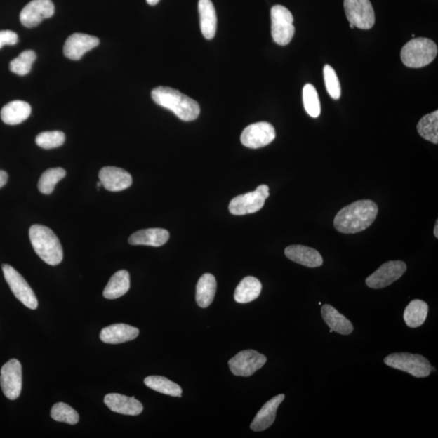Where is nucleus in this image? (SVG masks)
<instances>
[{"mask_svg":"<svg viewBox=\"0 0 438 438\" xmlns=\"http://www.w3.org/2000/svg\"><path fill=\"white\" fill-rule=\"evenodd\" d=\"M378 213V208L374 201H357L337 213L333 226L338 232L344 234L361 232L372 225Z\"/></svg>","mask_w":438,"mask_h":438,"instance_id":"nucleus-1","label":"nucleus"},{"mask_svg":"<svg viewBox=\"0 0 438 438\" xmlns=\"http://www.w3.org/2000/svg\"><path fill=\"white\" fill-rule=\"evenodd\" d=\"M151 97L156 104L170 109L182 121H195L199 117V104L174 88L159 86L154 88Z\"/></svg>","mask_w":438,"mask_h":438,"instance_id":"nucleus-2","label":"nucleus"},{"mask_svg":"<svg viewBox=\"0 0 438 438\" xmlns=\"http://www.w3.org/2000/svg\"><path fill=\"white\" fill-rule=\"evenodd\" d=\"M29 234L35 253L44 262L50 265L62 263L64 258L62 245L49 227L36 224L30 227Z\"/></svg>","mask_w":438,"mask_h":438,"instance_id":"nucleus-3","label":"nucleus"},{"mask_svg":"<svg viewBox=\"0 0 438 438\" xmlns=\"http://www.w3.org/2000/svg\"><path fill=\"white\" fill-rule=\"evenodd\" d=\"M437 46L434 41L425 38L409 41L401 51V60L411 69H420L431 64L437 55Z\"/></svg>","mask_w":438,"mask_h":438,"instance_id":"nucleus-4","label":"nucleus"},{"mask_svg":"<svg viewBox=\"0 0 438 438\" xmlns=\"http://www.w3.org/2000/svg\"><path fill=\"white\" fill-rule=\"evenodd\" d=\"M387 366L413 375L416 378H426L431 373V364L419 354L393 353L385 357Z\"/></svg>","mask_w":438,"mask_h":438,"instance_id":"nucleus-5","label":"nucleus"},{"mask_svg":"<svg viewBox=\"0 0 438 438\" xmlns=\"http://www.w3.org/2000/svg\"><path fill=\"white\" fill-rule=\"evenodd\" d=\"M271 34L276 44L286 46L295 34L294 18L289 10L281 5L271 8Z\"/></svg>","mask_w":438,"mask_h":438,"instance_id":"nucleus-6","label":"nucleus"},{"mask_svg":"<svg viewBox=\"0 0 438 438\" xmlns=\"http://www.w3.org/2000/svg\"><path fill=\"white\" fill-rule=\"evenodd\" d=\"M269 196V187L260 185L253 192L233 198L229 205V211L234 215H245L258 212L264 206Z\"/></svg>","mask_w":438,"mask_h":438,"instance_id":"nucleus-7","label":"nucleus"},{"mask_svg":"<svg viewBox=\"0 0 438 438\" xmlns=\"http://www.w3.org/2000/svg\"><path fill=\"white\" fill-rule=\"evenodd\" d=\"M2 269L5 280L17 299L29 309L36 310L39 305L38 300L27 281L11 265L4 264Z\"/></svg>","mask_w":438,"mask_h":438,"instance_id":"nucleus-8","label":"nucleus"},{"mask_svg":"<svg viewBox=\"0 0 438 438\" xmlns=\"http://www.w3.org/2000/svg\"><path fill=\"white\" fill-rule=\"evenodd\" d=\"M348 22L361 29H370L375 24V13L370 0H344Z\"/></svg>","mask_w":438,"mask_h":438,"instance_id":"nucleus-9","label":"nucleus"},{"mask_svg":"<svg viewBox=\"0 0 438 438\" xmlns=\"http://www.w3.org/2000/svg\"><path fill=\"white\" fill-rule=\"evenodd\" d=\"M0 373V385L4 395L10 400L18 399L22 390V364L18 359H10Z\"/></svg>","mask_w":438,"mask_h":438,"instance_id":"nucleus-10","label":"nucleus"},{"mask_svg":"<svg viewBox=\"0 0 438 438\" xmlns=\"http://www.w3.org/2000/svg\"><path fill=\"white\" fill-rule=\"evenodd\" d=\"M267 361V358L264 354L254 350H244L232 357L228 364L236 376L250 377L262 369Z\"/></svg>","mask_w":438,"mask_h":438,"instance_id":"nucleus-11","label":"nucleus"},{"mask_svg":"<svg viewBox=\"0 0 438 438\" xmlns=\"http://www.w3.org/2000/svg\"><path fill=\"white\" fill-rule=\"evenodd\" d=\"M406 265L401 260H391L379 267L366 279V284L370 288L380 289L394 283L406 272Z\"/></svg>","mask_w":438,"mask_h":438,"instance_id":"nucleus-12","label":"nucleus"},{"mask_svg":"<svg viewBox=\"0 0 438 438\" xmlns=\"http://www.w3.org/2000/svg\"><path fill=\"white\" fill-rule=\"evenodd\" d=\"M276 137L272 124L258 122L245 128L241 137V143L250 149H259L273 142Z\"/></svg>","mask_w":438,"mask_h":438,"instance_id":"nucleus-13","label":"nucleus"},{"mask_svg":"<svg viewBox=\"0 0 438 438\" xmlns=\"http://www.w3.org/2000/svg\"><path fill=\"white\" fill-rule=\"evenodd\" d=\"M54 13L55 5L51 0H32L22 9L20 20L25 27L34 28Z\"/></svg>","mask_w":438,"mask_h":438,"instance_id":"nucleus-14","label":"nucleus"},{"mask_svg":"<svg viewBox=\"0 0 438 438\" xmlns=\"http://www.w3.org/2000/svg\"><path fill=\"white\" fill-rule=\"evenodd\" d=\"M99 39L85 34H73L65 41L64 54L71 60H79L86 52L97 48Z\"/></svg>","mask_w":438,"mask_h":438,"instance_id":"nucleus-15","label":"nucleus"},{"mask_svg":"<svg viewBox=\"0 0 438 438\" xmlns=\"http://www.w3.org/2000/svg\"><path fill=\"white\" fill-rule=\"evenodd\" d=\"M98 177L102 185L111 192L127 190L133 184L131 175L116 166H105L99 171Z\"/></svg>","mask_w":438,"mask_h":438,"instance_id":"nucleus-16","label":"nucleus"},{"mask_svg":"<svg viewBox=\"0 0 438 438\" xmlns=\"http://www.w3.org/2000/svg\"><path fill=\"white\" fill-rule=\"evenodd\" d=\"M104 403L114 413L127 416H138L142 413V403L134 397L119 394H109L104 398Z\"/></svg>","mask_w":438,"mask_h":438,"instance_id":"nucleus-17","label":"nucleus"},{"mask_svg":"<svg viewBox=\"0 0 438 438\" xmlns=\"http://www.w3.org/2000/svg\"><path fill=\"white\" fill-rule=\"evenodd\" d=\"M286 258L296 263L310 268L319 267L323 264V259L316 249L304 245H291L285 249Z\"/></svg>","mask_w":438,"mask_h":438,"instance_id":"nucleus-18","label":"nucleus"},{"mask_svg":"<svg viewBox=\"0 0 438 438\" xmlns=\"http://www.w3.org/2000/svg\"><path fill=\"white\" fill-rule=\"evenodd\" d=\"M285 399L284 394L275 396L265 404L255 416L251 425V430L254 432H262L267 430L274 424L276 418V413L279 405Z\"/></svg>","mask_w":438,"mask_h":438,"instance_id":"nucleus-19","label":"nucleus"},{"mask_svg":"<svg viewBox=\"0 0 438 438\" xmlns=\"http://www.w3.org/2000/svg\"><path fill=\"white\" fill-rule=\"evenodd\" d=\"M138 336V328L121 323L103 328L100 333V340L105 343L119 344L133 340Z\"/></svg>","mask_w":438,"mask_h":438,"instance_id":"nucleus-20","label":"nucleus"},{"mask_svg":"<svg viewBox=\"0 0 438 438\" xmlns=\"http://www.w3.org/2000/svg\"><path fill=\"white\" fill-rule=\"evenodd\" d=\"M170 234L163 228H150L138 231L128 239L132 245H145V246L160 247L168 241Z\"/></svg>","mask_w":438,"mask_h":438,"instance_id":"nucleus-21","label":"nucleus"},{"mask_svg":"<svg viewBox=\"0 0 438 438\" xmlns=\"http://www.w3.org/2000/svg\"><path fill=\"white\" fill-rule=\"evenodd\" d=\"M198 10L200 14L201 29L208 40L215 38L217 30V14L211 0H199Z\"/></svg>","mask_w":438,"mask_h":438,"instance_id":"nucleus-22","label":"nucleus"},{"mask_svg":"<svg viewBox=\"0 0 438 438\" xmlns=\"http://www.w3.org/2000/svg\"><path fill=\"white\" fill-rule=\"evenodd\" d=\"M323 320L332 331L340 335L347 336L352 333L354 328L352 322L344 317L337 310L330 305H323L321 307Z\"/></svg>","mask_w":438,"mask_h":438,"instance_id":"nucleus-23","label":"nucleus"},{"mask_svg":"<svg viewBox=\"0 0 438 438\" xmlns=\"http://www.w3.org/2000/svg\"><path fill=\"white\" fill-rule=\"evenodd\" d=\"M31 114V107L28 102L15 100L5 105L0 116L4 123L9 125L22 124L27 119Z\"/></svg>","mask_w":438,"mask_h":438,"instance_id":"nucleus-24","label":"nucleus"},{"mask_svg":"<svg viewBox=\"0 0 438 438\" xmlns=\"http://www.w3.org/2000/svg\"><path fill=\"white\" fill-rule=\"evenodd\" d=\"M216 290L215 276L211 274H203L197 285L196 300L198 306L203 309L210 306L215 299Z\"/></svg>","mask_w":438,"mask_h":438,"instance_id":"nucleus-25","label":"nucleus"},{"mask_svg":"<svg viewBox=\"0 0 438 438\" xmlns=\"http://www.w3.org/2000/svg\"><path fill=\"white\" fill-rule=\"evenodd\" d=\"M263 286L260 281L252 276L244 278L239 284L234 291V300L239 304H247L258 298L262 292Z\"/></svg>","mask_w":438,"mask_h":438,"instance_id":"nucleus-26","label":"nucleus"},{"mask_svg":"<svg viewBox=\"0 0 438 438\" xmlns=\"http://www.w3.org/2000/svg\"><path fill=\"white\" fill-rule=\"evenodd\" d=\"M129 288V273L127 270H119L109 279L103 291V296L108 300L118 299L126 294Z\"/></svg>","mask_w":438,"mask_h":438,"instance_id":"nucleus-27","label":"nucleus"},{"mask_svg":"<svg viewBox=\"0 0 438 438\" xmlns=\"http://www.w3.org/2000/svg\"><path fill=\"white\" fill-rule=\"evenodd\" d=\"M429 312V306L425 301L414 300L406 306L404 318L406 326L417 328L423 325Z\"/></svg>","mask_w":438,"mask_h":438,"instance_id":"nucleus-28","label":"nucleus"},{"mask_svg":"<svg viewBox=\"0 0 438 438\" xmlns=\"http://www.w3.org/2000/svg\"><path fill=\"white\" fill-rule=\"evenodd\" d=\"M144 383L146 387L161 394L172 397H181L182 389L180 385L164 377L150 376L145 379Z\"/></svg>","mask_w":438,"mask_h":438,"instance_id":"nucleus-29","label":"nucleus"},{"mask_svg":"<svg viewBox=\"0 0 438 438\" xmlns=\"http://www.w3.org/2000/svg\"><path fill=\"white\" fill-rule=\"evenodd\" d=\"M417 131L420 137L429 142L438 143V112L427 114L417 124Z\"/></svg>","mask_w":438,"mask_h":438,"instance_id":"nucleus-30","label":"nucleus"},{"mask_svg":"<svg viewBox=\"0 0 438 438\" xmlns=\"http://www.w3.org/2000/svg\"><path fill=\"white\" fill-rule=\"evenodd\" d=\"M66 175L65 169L57 168L46 170L41 174L39 181V190L41 194L49 195L54 191L55 187Z\"/></svg>","mask_w":438,"mask_h":438,"instance_id":"nucleus-31","label":"nucleus"},{"mask_svg":"<svg viewBox=\"0 0 438 438\" xmlns=\"http://www.w3.org/2000/svg\"><path fill=\"white\" fill-rule=\"evenodd\" d=\"M36 59V55L34 51H25L20 53L18 58L10 62L9 69L15 74L25 76L30 72L32 65Z\"/></svg>","mask_w":438,"mask_h":438,"instance_id":"nucleus-32","label":"nucleus"},{"mask_svg":"<svg viewBox=\"0 0 438 438\" xmlns=\"http://www.w3.org/2000/svg\"><path fill=\"white\" fill-rule=\"evenodd\" d=\"M52 419L69 425H76L79 421V415L69 405L58 403L52 406L51 411Z\"/></svg>","mask_w":438,"mask_h":438,"instance_id":"nucleus-33","label":"nucleus"},{"mask_svg":"<svg viewBox=\"0 0 438 438\" xmlns=\"http://www.w3.org/2000/svg\"><path fill=\"white\" fill-rule=\"evenodd\" d=\"M303 102L305 111L312 118H317L321 114L319 97L314 86L307 84L303 88Z\"/></svg>","mask_w":438,"mask_h":438,"instance_id":"nucleus-34","label":"nucleus"},{"mask_svg":"<svg viewBox=\"0 0 438 438\" xmlns=\"http://www.w3.org/2000/svg\"><path fill=\"white\" fill-rule=\"evenodd\" d=\"M35 142L39 147L45 150L58 148L64 145L65 135L60 131L44 132L38 135Z\"/></svg>","mask_w":438,"mask_h":438,"instance_id":"nucleus-35","label":"nucleus"},{"mask_svg":"<svg viewBox=\"0 0 438 438\" xmlns=\"http://www.w3.org/2000/svg\"><path fill=\"white\" fill-rule=\"evenodd\" d=\"M324 79L326 91L330 96L338 100L341 96V86L335 70L330 65L324 67Z\"/></svg>","mask_w":438,"mask_h":438,"instance_id":"nucleus-36","label":"nucleus"},{"mask_svg":"<svg viewBox=\"0 0 438 438\" xmlns=\"http://www.w3.org/2000/svg\"><path fill=\"white\" fill-rule=\"evenodd\" d=\"M18 43V35L13 31H0V48L5 45L13 46Z\"/></svg>","mask_w":438,"mask_h":438,"instance_id":"nucleus-37","label":"nucleus"},{"mask_svg":"<svg viewBox=\"0 0 438 438\" xmlns=\"http://www.w3.org/2000/svg\"><path fill=\"white\" fill-rule=\"evenodd\" d=\"M8 175L7 172L0 171V189L7 184Z\"/></svg>","mask_w":438,"mask_h":438,"instance_id":"nucleus-38","label":"nucleus"},{"mask_svg":"<svg viewBox=\"0 0 438 438\" xmlns=\"http://www.w3.org/2000/svg\"><path fill=\"white\" fill-rule=\"evenodd\" d=\"M159 1L160 0H146V2L151 5V6H154V5L157 4Z\"/></svg>","mask_w":438,"mask_h":438,"instance_id":"nucleus-39","label":"nucleus"},{"mask_svg":"<svg viewBox=\"0 0 438 438\" xmlns=\"http://www.w3.org/2000/svg\"><path fill=\"white\" fill-rule=\"evenodd\" d=\"M438 221L436 222V225L434 227V236L436 238H438Z\"/></svg>","mask_w":438,"mask_h":438,"instance_id":"nucleus-40","label":"nucleus"},{"mask_svg":"<svg viewBox=\"0 0 438 438\" xmlns=\"http://www.w3.org/2000/svg\"><path fill=\"white\" fill-rule=\"evenodd\" d=\"M101 186H102L101 182L100 181L98 182V184H97L98 190L100 189Z\"/></svg>","mask_w":438,"mask_h":438,"instance_id":"nucleus-41","label":"nucleus"},{"mask_svg":"<svg viewBox=\"0 0 438 438\" xmlns=\"http://www.w3.org/2000/svg\"><path fill=\"white\" fill-rule=\"evenodd\" d=\"M350 27H351L352 29H353V28H354V25H353L352 24H350Z\"/></svg>","mask_w":438,"mask_h":438,"instance_id":"nucleus-42","label":"nucleus"}]
</instances>
